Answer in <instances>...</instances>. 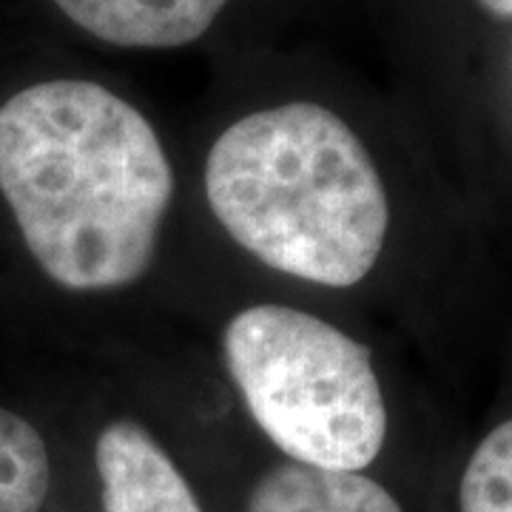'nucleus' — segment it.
I'll return each mask as SVG.
<instances>
[{
	"instance_id": "nucleus-1",
	"label": "nucleus",
	"mask_w": 512,
	"mask_h": 512,
	"mask_svg": "<svg viewBox=\"0 0 512 512\" xmlns=\"http://www.w3.org/2000/svg\"><path fill=\"white\" fill-rule=\"evenodd\" d=\"M0 194L52 282L114 291L148 271L174 174L131 103L97 83L49 80L0 106Z\"/></svg>"
},
{
	"instance_id": "nucleus-9",
	"label": "nucleus",
	"mask_w": 512,
	"mask_h": 512,
	"mask_svg": "<svg viewBox=\"0 0 512 512\" xmlns=\"http://www.w3.org/2000/svg\"><path fill=\"white\" fill-rule=\"evenodd\" d=\"M481 6L495 18H512V0H481Z\"/></svg>"
},
{
	"instance_id": "nucleus-5",
	"label": "nucleus",
	"mask_w": 512,
	"mask_h": 512,
	"mask_svg": "<svg viewBox=\"0 0 512 512\" xmlns=\"http://www.w3.org/2000/svg\"><path fill=\"white\" fill-rule=\"evenodd\" d=\"M83 32L126 49H177L200 40L228 0H55Z\"/></svg>"
},
{
	"instance_id": "nucleus-3",
	"label": "nucleus",
	"mask_w": 512,
	"mask_h": 512,
	"mask_svg": "<svg viewBox=\"0 0 512 512\" xmlns=\"http://www.w3.org/2000/svg\"><path fill=\"white\" fill-rule=\"evenodd\" d=\"M225 365L254 421L299 464L359 473L382 453L387 407L365 345L285 305L237 313Z\"/></svg>"
},
{
	"instance_id": "nucleus-8",
	"label": "nucleus",
	"mask_w": 512,
	"mask_h": 512,
	"mask_svg": "<svg viewBox=\"0 0 512 512\" xmlns=\"http://www.w3.org/2000/svg\"><path fill=\"white\" fill-rule=\"evenodd\" d=\"M458 495L461 512H512V419L478 444Z\"/></svg>"
},
{
	"instance_id": "nucleus-4",
	"label": "nucleus",
	"mask_w": 512,
	"mask_h": 512,
	"mask_svg": "<svg viewBox=\"0 0 512 512\" xmlns=\"http://www.w3.org/2000/svg\"><path fill=\"white\" fill-rule=\"evenodd\" d=\"M103 512H202L177 464L143 424L117 419L94 444Z\"/></svg>"
},
{
	"instance_id": "nucleus-6",
	"label": "nucleus",
	"mask_w": 512,
	"mask_h": 512,
	"mask_svg": "<svg viewBox=\"0 0 512 512\" xmlns=\"http://www.w3.org/2000/svg\"><path fill=\"white\" fill-rule=\"evenodd\" d=\"M248 512H402L379 481L288 461L259 478Z\"/></svg>"
},
{
	"instance_id": "nucleus-2",
	"label": "nucleus",
	"mask_w": 512,
	"mask_h": 512,
	"mask_svg": "<svg viewBox=\"0 0 512 512\" xmlns=\"http://www.w3.org/2000/svg\"><path fill=\"white\" fill-rule=\"evenodd\" d=\"M205 197L248 254L328 288L373 271L390 222L373 157L316 103H285L225 128L208 151Z\"/></svg>"
},
{
	"instance_id": "nucleus-7",
	"label": "nucleus",
	"mask_w": 512,
	"mask_h": 512,
	"mask_svg": "<svg viewBox=\"0 0 512 512\" xmlns=\"http://www.w3.org/2000/svg\"><path fill=\"white\" fill-rule=\"evenodd\" d=\"M52 484L49 450L35 427L0 410V512H40Z\"/></svg>"
}]
</instances>
